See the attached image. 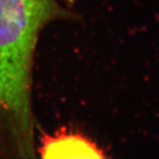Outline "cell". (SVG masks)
Segmentation results:
<instances>
[{
  "mask_svg": "<svg viewBox=\"0 0 159 159\" xmlns=\"http://www.w3.org/2000/svg\"><path fill=\"white\" fill-rule=\"evenodd\" d=\"M42 158H103L106 155L92 141L82 135L57 133L45 135L38 145Z\"/></svg>",
  "mask_w": 159,
  "mask_h": 159,
  "instance_id": "obj_2",
  "label": "cell"
},
{
  "mask_svg": "<svg viewBox=\"0 0 159 159\" xmlns=\"http://www.w3.org/2000/svg\"><path fill=\"white\" fill-rule=\"evenodd\" d=\"M74 0H0V158L36 157L34 63L49 25L77 18Z\"/></svg>",
  "mask_w": 159,
  "mask_h": 159,
  "instance_id": "obj_1",
  "label": "cell"
}]
</instances>
